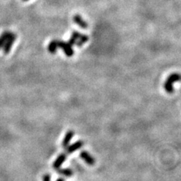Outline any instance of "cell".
<instances>
[{
    "label": "cell",
    "mask_w": 181,
    "mask_h": 181,
    "mask_svg": "<svg viewBox=\"0 0 181 181\" xmlns=\"http://www.w3.org/2000/svg\"><path fill=\"white\" fill-rule=\"evenodd\" d=\"M179 81H181V75L179 73H173L171 76H169L164 85V88L165 91H167V93L172 94L174 92L173 83Z\"/></svg>",
    "instance_id": "1"
},
{
    "label": "cell",
    "mask_w": 181,
    "mask_h": 181,
    "mask_svg": "<svg viewBox=\"0 0 181 181\" xmlns=\"http://www.w3.org/2000/svg\"><path fill=\"white\" fill-rule=\"evenodd\" d=\"M16 38H17L16 34L11 32L9 36L8 37L7 40H6V43H5L4 46H3V52H4L5 55H8L10 52L11 47H12L14 42H15Z\"/></svg>",
    "instance_id": "2"
},
{
    "label": "cell",
    "mask_w": 181,
    "mask_h": 181,
    "mask_svg": "<svg viewBox=\"0 0 181 181\" xmlns=\"http://www.w3.org/2000/svg\"><path fill=\"white\" fill-rule=\"evenodd\" d=\"M58 48H60L63 51L66 56L67 57H72L74 54V51L73 48L68 42H65L63 41H58Z\"/></svg>",
    "instance_id": "3"
},
{
    "label": "cell",
    "mask_w": 181,
    "mask_h": 181,
    "mask_svg": "<svg viewBox=\"0 0 181 181\" xmlns=\"http://www.w3.org/2000/svg\"><path fill=\"white\" fill-rule=\"evenodd\" d=\"M79 156H80L81 159L84 161H85L86 164H88L89 165L92 166L95 164V160L93 158V156L87 151H81Z\"/></svg>",
    "instance_id": "4"
},
{
    "label": "cell",
    "mask_w": 181,
    "mask_h": 181,
    "mask_svg": "<svg viewBox=\"0 0 181 181\" xmlns=\"http://www.w3.org/2000/svg\"><path fill=\"white\" fill-rule=\"evenodd\" d=\"M66 155L65 154V153H61V154H60L59 156H58V158H57L56 159H55V161H54L53 163V168L55 169H58L60 168V166L63 164V163L64 162L65 160H66Z\"/></svg>",
    "instance_id": "5"
},
{
    "label": "cell",
    "mask_w": 181,
    "mask_h": 181,
    "mask_svg": "<svg viewBox=\"0 0 181 181\" xmlns=\"http://www.w3.org/2000/svg\"><path fill=\"white\" fill-rule=\"evenodd\" d=\"M83 145H84V143H83V141H81L75 142L74 143L70 145V146H68L67 147H66V151H67V153H70H70H74V152H76V150H78V149H80Z\"/></svg>",
    "instance_id": "6"
},
{
    "label": "cell",
    "mask_w": 181,
    "mask_h": 181,
    "mask_svg": "<svg viewBox=\"0 0 181 181\" xmlns=\"http://www.w3.org/2000/svg\"><path fill=\"white\" fill-rule=\"evenodd\" d=\"M75 134V132L73 131H68L65 134L64 138H63V141H62V146L63 148H66L68 146H69V143L72 138H73Z\"/></svg>",
    "instance_id": "7"
},
{
    "label": "cell",
    "mask_w": 181,
    "mask_h": 181,
    "mask_svg": "<svg viewBox=\"0 0 181 181\" xmlns=\"http://www.w3.org/2000/svg\"><path fill=\"white\" fill-rule=\"evenodd\" d=\"M73 21H74L78 26H79L81 28L86 29L88 28V27H89L88 23L83 20L82 17H81L80 15H79V14H76V15H75L74 17H73Z\"/></svg>",
    "instance_id": "8"
},
{
    "label": "cell",
    "mask_w": 181,
    "mask_h": 181,
    "mask_svg": "<svg viewBox=\"0 0 181 181\" xmlns=\"http://www.w3.org/2000/svg\"><path fill=\"white\" fill-rule=\"evenodd\" d=\"M57 171L60 175L65 176V177H72L73 175V171L70 168H58L57 169Z\"/></svg>",
    "instance_id": "9"
},
{
    "label": "cell",
    "mask_w": 181,
    "mask_h": 181,
    "mask_svg": "<svg viewBox=\"0 0 181 181\" xmlns=\"http://www.w3.org/2000/svg\"><path fill=\"white\" fill-rule=\"evenodd\" d=\"M58 40H52L51 42H50L49 45H48V50L51 54L56 53L57 49H58Z\"/></svg>",
    "instance_id": "10"
},
{
    "label": "cell",
    "mask_w": 181,
    "mask_h": 181,
    "mask_svg": "<svg viewBox=\"0 0 181 181\" xmlns=\"http://www.w3.org/2000/svg\"><path fill=\"white\" fill-rule=\"evenodd\" d=\"M11 32L9 31H5L4 32H2L1 36H0V49L4 46L5 43H6V40H7L8 37L9 36Z\"/></svg>",
    "instance_id": "11"
},
{
    "label": "cell",
    "mask_w": 181,
    "mask_h": 181,
    "mask_svg": "<svg viewBox=\"0 0 181 181\" xmlns=\"http://www.w3.org/2000/svg\"><path fill=\"white\" fill-rule=\"evenodd\" d=\"M89 41V36L87 35H81L80 38L77 40L76 45H77L78 47H81L83 45H84L85 42H87Z\"/></svg>",
    "instance_id": "12"
},
{
    "label": "cell",
    "mask_w": 181,
    "mask_h": 181,
    "mask_svg": "<svg viewBox=\"0 0 181 181\" xmlns=\"http://www.w3.org/2000/svg\"><path fill=\"white\" fill-rule=\"evenodd\" d=\"M42 181H51V176L48 174H45L42 176Z\"/></svg>",
    "instance_id": "13"
},
{
    "label": "cell",
    "mask_w": 181,
    "mask_h": 181,
    "mask_svg": "<svg viewBox=\"0 0 181 181\" xmlns=\"http://www.w3.org/2000/svg\"><path fill=\"white\" fill-rule=\"evenodd\" d=\"M76 41H77V40H76V39H74V38H73V37H72V36H71V37H70V39L69 42H68V43H69L70 45L71 46L73 47V45H76Z\"/></svg>",
    "instance_id": "14"
},
{
    "label": "cell",
    "mask_w": 181,
    "mask_h": 181,
    "mask_svg": "<svg viewBox=\"0 0 181 181\" xmlns=\"http://www.w3.org/2000/svg\"><path fill=\"white\" fill-rule=\"evenodd\" d=\"M56 181H65V180L63 178H58Z\"/></svg>",
    "instance_id": "15"
},
{
    "label": "cell",
    "mask_w": 181,
    "mask_h": 181,
    "mask_svg": "<svg viewBox=\"0 0 181 181\" xmlns=\"http://www.w3.org/2000/svg\"><path fill=\"white\" fill-rule=\"evenodd\" d=\"M23 1H24V2H27V1H28V0H23Z\"/></svg>",
    "instance_id": "16"
}]
</instances>
